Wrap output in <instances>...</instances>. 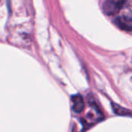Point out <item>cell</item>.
I'll list each match as a JSON object with an SVG mask.
<instances>
[{
	"instance_id": "cell-1",
	"label": "cell",
	"mask_w": 132,
	"mask_h": 132,
	"mask_svg": "<svg viewBox=\"0 0 132 132\" xmlns=\"http://www.w3.org/2000/svg\"><path fill=\"white\" fill-rule=\"evenodd\" d=\"M125 2V0H107L103 5V9L106 14L114 15L121 10Z\"/></svg>"
},
{
	"instance_id": "cell-2",
	"label": "cell",
	"mask_w": 132,
	"mask_h": 132,
	"mask_svg": "<svg viewBox=\"0 0 132 132\" xmlns=\"http://www.w3.org/2000/svg\"><path fill=\"white\" fill-rule=\"evenodd\" d=\"M73 109L76 113H80L84 108V101L80 95H75L72 97Z\"/></svg>"
},
{
	"instance_id": "cell-3",
	"label": "cell",
	"mask_w": 132,
	"mask_h": 132,
	"mask_svg": "<svg viewBox=\"0 0 132 132\" xmlns=\"http://www.w3.org/2000/svg\"><path fill=\"white\" fill-rule=\"evenodd\" d=\"M116 24L122 29L126 31H132V22L128 20L123 16L118 17L115 19Z\"/></svg>"
},
{
	"instance_id": "cell-4",
	"label": "cell",
	"mask_w": 132,
	"mask_h": 132,
	"mask_svg": "<svg viewBox=\"0 0 132 132\" xmlns=\"http://www.w3.org/2000/svg\"><path fill=\"white\" fill-rule=\"evenodd\" d=\"M113 110L118 115H123V116H129L131 115V112H130L128 110H126L123 108L122 107H120L117 104H112Z\"/></svg>"
},
{
	"instance_id": "cell-5",
	"label": "cell",
	"mask_w": 132,
	"mask_h": 132,
	"mask_svg": "<svg viewBox=\"0 0 132 132\" xmlns=\"http://www.w3.org/2000/svg\"><path fill=\"white\" fill-rule=\"evenodd\" d=\"M123 17H125V19H127L129 21H131L132 22V5H128L125 9V12L123 13Z\"/></svg>"
}]
</instances>
